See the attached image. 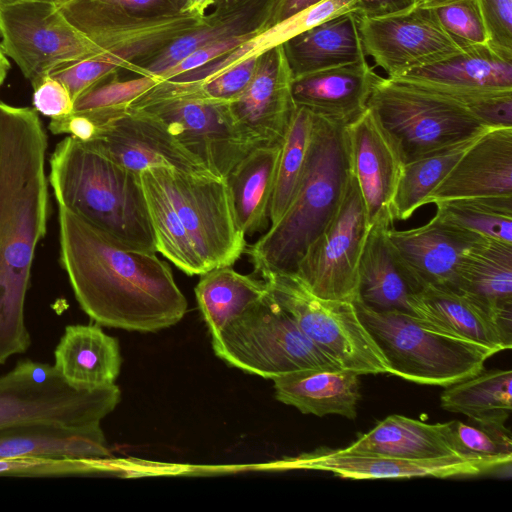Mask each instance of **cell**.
<instances>
[{"label": "cell", "mask_w": 512, "mask_h": 512, "mask_svg": "<svg viewBox=\"0 0 512 512\" xmlns=\"http://www.w3.org/2000/svg\"><path fill=\"white\" fill-rule=\"evenodd\" d=\"M59 228L74 295L97 324L156 332L183 318L187 300L156 252L124 247L60 207Z\"/></svg>", "instance_id": "obj_1"}, {"label": "cell", "mask_w": 512, "mask_h": 512, "mask_svg": "<svg viewBox=\"0 0 512 512\" xmlns=\"http://www.w3.org/2000/svg\"><path fill=\"white\" fill-rule=\"evenodd\" d=\"M47 138L37 111L0 102V365L31 344L24 305L45 235Z\"/></svg>", "instance_id": "obj_2"}, {"label": "cell", "mask_w": 512, "mask_h": 512, "mask_svg": "<svg viewBox=\"0 0 512 512\" xmlns=\"http://www.w3.org/2000/svg\"><path fill=\"white\" fill-rule=\"evenodd\" d=\"M49 181L60 208L124 247L156 252L138 173L67 136L51 155Z\"/></svg>", "instance_id": "obj_3"}, {"label": "cell", "mask_w": 512, "mask_h": 512, "mask_svg": "<svg viewBox=\"0 0 512 512\" xmlns=\"http://www.w3.org/2000/svg\"><path fill=\"white\" fill-rule=\"evenodd\" d=\"M351 173L347 126L314 115L304 172L283 214L245 252L255 273H293L334 216Z\"/></svg>", "instance_id": "obj_4"}, {"label": "cell", "mask_w": 512, "mask_h": 512, "mask_svg": "<svg viewBox=\"0 0 512 512\" xmlns=\"http://www.w3.org/2000/svg\"><path fill=\"white\" fill-rule=\"evenodd\" d=\"M353 303L386 357L390 374L405 380L446 387L478 373L496 354L489 347L437 330L412 312Z\"/></svg>", "instance_id": "obj_5"}, {"label": "cell", "mask_w": 512, "mask_h": 512, "mask_svg": "<svg viewBox=\"0 0 512 512\" xmlns=\"http://www.w3.org/2000/svg\"><path fill=\"white\" fill-rule=\"evenodd\" d=\"M128 108L161 122L218 177L225 178L254 148L238 130L229 102L207 97L197 82L161 80Z\"/></svg>", "instance_id": "obj_6"}, {"label": "cell", "mask_w": 512, "mask_h": 512, "mask_svg": "<svg viewBox=\"0 0 512 512\" xmlns=\"http://www.w3.org/2000/svg\"><path fill=\"white\" fill-rule=\"evenodd\" d=\"M367 107L403 164L490 129L455 100L400 79L381 77Z\"/></svg>", "instance_id": "obj_7"}, {"label": "cell", "mask_w": 512, "mask_h": 512, "mask_svg": "<svg viewBox=\"0 0 512 512\" xmlns=\"http://www.w3.org/2000/svg\"><path fill=\"white\" fill-rule=\"evenodd\" d=\"M212 347L230 366L266 379L302 369H342L305 336L269 291L212 337Z\"/></svg>", "instance_id": "obj_8"}, {"label": "cell", "mask_w": 512, "mask_h": 512, "mask_svg": "<svg viewBox=\"0 0 512 512\" xmlns=\"http://www.w3.org/2000/svg\"><path fill=\"white\" fill-rule=\"evenodd\" d=\"M116 384L97 389L69 385L51 364L19 361L0 376V432L36 424L100 423L118 405Z\"/></svg>", "instance_id": "obj_9"}, {"label": "cell", "mask_w": 512, "mask_h": 512, "mask_svg": "<svg viewBox=\"0 0 512 512\" xmlns=\"http://www.w3.org/2000/svg\"><path fill=\"white\" fill-rule=\"evenodd\" d=\"M262 279L305 336L342 369L359 375L390 374L386 357L353 302L317 297L294 273H269Z\"/></svg>", "instance_id": "obj_10"}, {"label": "cell", "mask_w": 512, "mask_h": 512, "mask_svg": "<svg viewBox=\"0 0 512 512\" xmlns=\"http://www.w3.org/2000/svg\"><path fill=\"white\" fill-rule=\"evenodd\" d=\"M207 271L232 266L246 251L225 178L154 167Z\"/></svg>", "instance_id": "obj_11"}, {"label": "cell", "mask_w": 512, "mask_h": 512, "mask_svg": "<svg viewBox=\"0 0 512 512\" xmlns=\"http://www.w3.org/2000/svg\"><path fill=\"white\" fill-rule=\"evenodd\" d=\"M0 47L32 87L56 67L104 51L46 2L0 5Z\"/></svg>", "instance_id": "obj_12"}, {"label": "cell", "mask_w": 512, "mask_h": 512, "mask_svg": "<svg viewBox=\"0 0 512 512\" xmlns=\"http://www.w3.org/2000/svg\"><path fill=\"white\" fill-rule=\"evenodd\" d=\"M370 226L351 171L338 209L293 273L317 297L355 302L358 264Z\"/></svg>", "instance_id": "obj_13"}, {"label": "cell", "mask_w": 512, "mask_h": 512, "mask_svg": "<svg viewBox=\"0 0 512 512\" xmlns=\"http://www.w3.org/2000/svg\"><path fill=\"white\" fill-rule=\"evenodd\" d=\"M66 19L104 52L100 57L116 72L152 56L204 22L205 16L182 14L141 19L67 1L58 6Z\"/></svg>", "instance_id": "obj_14"}, {"label": "cell", "mask_w": 512, "mask_h": 512, "mask_svg": "<svg viewBox=\"0 0 512 512\" xmlns=\"http://www.w3.org/2000/svg\"><path fill=\"white\" fill-rule=\"evenodd\" d=\"M358 30L365 55L388 78H397L462 49L419 1L409 9L385 16H358Z\"/></svg>", "instance_id": "obj_15"}, {"label": "cell", "mask_w": 512, "mask_h": 512, "mask_svg": "<svg viewBox=\"0 0 512 512\" xmlns=\"http://www.w3.org/2000/svg\"><path fill=\"white\" fill-rule=\"evenodd\" d=\"M501 459L451 455L430 459H407L372 453L350 452L320 447L287 458L277 464L281 469H309L332 473L354 480L403 479L413 477H466L488 474L510 467Z\"/></svg>", "instance_id": "obj_16"}, {"label": "cell", "mask_w": 512, "mask_h": 512, "mask_svg": "<svg viewBox=\"0 0 512 512\" xmlns=\"http://www.w3.org/2000/svg\"><path fill=\"white\" fill-rule=\"evenodd\" d=\"M83 143L138 174L150 167L213 174L161 122L134 109L97 124L93 137Z\"/></svg>", "instance_id": "obj_17"}, {"label": "cell", "mask_w": 512, "mask_h": 512, "mask_svg": "<svg viewBox=\"0 0 512 512\" xmlns=\"http://www.w3.org/2000/svg\"><path fill=\"white\" fill-rule=\"evenodd\" d=\"M292 80L283 46L278 44L259 54L249 86L229 103L238 130L254 147L281 145L296 108Z\"/></svg>", "instance_id": "obj_18"}, {"label": "cell", "mask_w": 512, "mask_h": 512, "mask_svg": "<svg viewBox=\"0 0 512 512\" xmlns=\"http://www.w3.org/2000/svg\"><path fill=\"white\" fill-rule=\"evenodd\" d=\"M393 251L416 292L426 287L457 290L467 251L482 237L438 219L408 230L388 231Z\"/></svg>", "instance_id": "obj_19"}, {"label": "cell", "mask_w": 512, "mask_h": 512, "mask_svg": "<svg viewBox=\"0 0 512 512\" xmlns=\"http://www.w3.org/2000/svg\"><path fill=\"white\" fill-rule=\"evenodd\" d=\"M274 1L217 0L203 24L127 70L161 80L167 71L200 47L232 38L251 39L269 28Z\"/></svg>", "instance_id": "obj_20"}, {"label": "cell", "mask_w": 512, "mask_h": 512, "mask_svg": "<svg viewBox=\"0 0 512 512\" xmlns=\"http://www.w3.org/2000/svg\"><path fill=\"white\" fill-rule=\"evenodd\" d=\"M494 196H512V127L490 128L482 133L429 194L424 205Z\"/></svg>", "instance_id": "obj_21"}, {"label": "cell", "mask_w": 512, "mask_h": 512, "mask_svg": "<svg viewBox=\"0 0 512 512\" xmlns=\"http://www.w3.org/2000/svg\"><path fill=\"white\" fill-rule=\"evenodd\" d=\"M347 133L351 171L372 225L380 216L392 215L391 205L403 161L368 108L347 126Z\"/></svg>", "instance_id": "obj_22"}, {"label": "cell", "mask_w": 512, "mask_h": 512, "mask_svg": "<svg viewBox=\"0 0 512 512\" xmlns=\"http://www.w3.org/2000/svg\"><path fill=\"white\" fill-rule=\"evenodd\" d=\"M446 97L512 90V60L475 44L397 78Z\"/></svg>", "instance_id": "obj_23"}, {"label": "cell", "mask_w": 512, "mask_h": 512, "mask_svg": "<svg viewBox=\"0 0 512 512\" xmlns=\"http://www.w3.org/2000/svg\"><path fill=\"white\" fill-rule=\"evenodd\" d=\"M380 78L365 59L293 78L292 97L296 106L348 126L367 110Z\"/></svg>", "instance_id": "obj_24"}, {"label": "cell", "mask_w": 512, "mask_h": 512, "mask_svg": "<svg viewBox=\"0 0 512 512\" xmlns=\"http://www.w3.org/2000/svg\"><path fill=\"white\" fill-rule=\"evenodd\" d=\"M411 312L442 332L489 347L496 353L512 346V329L455 290L426 287L410 295Z\"/></svg>", "instance_id": "obj_25"}, {"label": "cell", "mask_w": 512, "mask_h": 512, "mask_svg": "<svg viewBox=\"0 0 512 512\" xmlns=\"http://www.w3.org/2000/svg\"><path fill=\"white\" fill-rule=\"evenodd\" d=\"M392 215L380 216L371 226L357 271V300L375 310L411 312L409 298L416 292L388 238Z\"/></svg>", "instance_id": "obj_26"}, {"label": "cell", "mask_w": 512, "mask_h": 512, "mask_svg": "<svg viewBox=\"0 0 512 512\" xmlns=\"http://www.w3.org/2000/svg\"><path fill=\"white\" fill-rule=\"evenodd\" d=\"M456 291L512 329V244L478 240L463 258Z\"/></svg>", "instance_id": "obj_27"}, {"label": "cell", "mask_w": 512, "mask_h": 512, "mask_svg": "<svg viewBox=\"0 0 512 512\" xmlns=\"http://www.w3.org/2000/svg\"><path fill=\"white\" fill-rule=\"evenodd\" d=\"M118 341L96 325H69L54 351L53 366L71 386L97 389L115 384L121 368Z\"/></svg>", "instance_id": "obj_28"}, {"label": "cell", "mask_w": 512, "mask_h": 512, "mask_svg": "<svg viewBox=\"0 0 512 512\" xmlns=\"http://www.w3.org/2000/svg\"><path fill=\"white\" fill-rule=\"evenodd\" d=\"M111 456L100 423L36 424L0 432V459L98 460Z\"/></svg>", "instance_id": "obj_29"}, {"label": "cell", "mask_w": 512, "mask_h": 512, "mask_svg": "<svg viewBox=\"0 0 512 512\" xmlns=\"http://www.w3.org/2000/svg\"><path fill=\"white\" fill-rule=\"evenodd\" d=\"M359 376L345 369H302L272 380L276 399L304 414L354 419L361 397Z\"/></svg>", "instance_id": "obj_30"}, {"label": "cell", "mask_w": 512, "mask_h": 512, "mask_svg": "<svg viewBox=\"0 0 512 512\" xmlns=\"http://www.w3.org/2000/svg\"><path fill=\"white\" fill-rule=\"evenodd\" d=\"M282 46L293 78L366 59L355 12L328 19Z\"/></svg>", "instance_id": "obj_31"}, {"label": "cell", "mask_w": 512, "mask_h": 512, "mask_svg": "<svg viewBox=\"0 0 512 512\" xmlns=\"http://www.w3.org/2000/svg\"><path fill=\"white\" fill-rule=\"evenodd\" d=\"M281 145H261L251 149L225 177L239 229L254 234L269 221Z\"/></svg>", "instance_id": "obj_32"}, {"label": "cell", "mask_w": 512, "mask_h": 512, "mask_svg": "<svg viewBox=\"0 0 512 512\" xmlns=\"http://www.w3.org/2000/svg\"><path fill=\"white\" fill-rule=\"evenodd\" d=\"M344 449L407 459L459 455L448 440L443 423L429 424L397 414L378 422Z\"/></svg>", "instance_id": "obj_33"}, {"label": "cell", "mask_w": 512, "mask_h": 512, "mask_svg": "<svg viewBox=\"0 0 512 512\" xmlns=\"http://www.w3.org/2000/svg\"><path fill=\"white\" fill-rule=\"evenodd\" d=\"M268 289L265 281L235 271L212 268L200 275L195 295L211 337L258 302Z\"/></svg>", "instance_id": "obj_34"}, {"label": "cell", "mask_w": 512, "mask_h": 512, "mask_svg": "<svg viewBox=\"0 0 512 512\" xmlns=\"http://www.w3.org/2000/svg\"><path fill=\"white\" fill-rule=\"evenodd\" d=\"M156 252L193 276L207 271L154 167L140 172Z\"/></svg>", "instance_id": "obj_35"}, {"label": "cell", "mask_w": 512, "mask_h": 512, "mask_svg": "<svg viewBox=\"0 0 512 512\" xmlns=\"http://www.w3.org/2000/svg\"><path fill=\"white\" fill-rule=\"evenodd\" d=\"M511 386L510 369H482L446 386L440 396L441 407L464 414L471 421L505 425L512 410Z\"/></svg>", "instance_id": "obj_36"}, {"label": "cell", "mask_w": 512, "mask_h": 512, "mask_svg": "<svg viewBox=\"0 0 512 512\" xmlns=\"http://www.w3.org/2000/svg\"><path fill=\"white\" fill-rule=\"evenodd\" d=\"M481 134L403 164L391 205L394 220H407L423 206L429 194Z\"/></svg>", "instance_id": "obj_37"}, {"label": "cell", "mask_w": 512, "mask_h": 512, "mask_svg": "<svg viewBox=\"0 0 512 512\" xmlns=\"http://www.w3.org/2000/svg\"><path fill=\"white\" fill-rule=\"evenodd\" d=\"M313 123L314 114L306 108L296 106L281 143L269 205L270 226L281 219L297 191L305 168Z\"/></svg>", "instance_id": "obj_38"}, {"label": "cell", "mask_w": 512, "mask_h": 512, "mask_svg": "<svg viewBox=\"0 0 512 512\" xmlns=\"http://www.w3.org/2000/svg\"><path fill=\"white\" fill-rule=\"evenodd\" d=\"M441 221L482 238L512 244V196L475 197L435 204Z\"/></svg>", "instance_id": "obj_39"}, {"label": "cell", "mask_w": 512, "mask_h": 512, "mask_svg": "<svg viewBox=\"0 0 512 512\" xmlns=\"http://www.w3.org/2000/svg\"><path fill=\"white\" fill-rule=\"evenodd\" d=\"M160 80L147 75L120 80L118 73L94 84L74 100L73 112L88 116L97 126L105 119L122 113L130 104Z\"/></svg>", "instance_id": "obj_40"}, {"label": "cell", "mask_w": 512, "mask_h": 512, "mask_svg": "<svg viewBox=\"0 0 512 512\" xmlns=\"http://www.w3.org/2000/svg\"><path fill=\"white\" fill-rule=\"evenodd\" d=\"M444 430L457 454L512 462L511 432L505 425L452 420Z\"/></svg>", "instance_id": "obj_41"}, {"label": "cell", "mask_w": 512, "mask_h": 512, "mask_svg": "<svg viewBox=\"0 0 512 512\" xmlns=\"http://www.w3.org/2000/svg\"><path fill=\"white\" fill-rule=\"evenodd\" d=\"M348 12L356 13V0H323L250 39L252 52L260 54L328 19Z\"/></svg>", "instance_id": "obj_42"}, {"label": "cell", "mask_w": 512, "mask_h": 512, "mask_svg": "<svg viewBox=\"0 0 512 512\" xmlns=\"http://www.w3.org/2000/svg\"><path fill=\"white\" fill-rule=\"evenodd\" d=\"M428 7L441 28L461 48L486 43L477 0H417Z\"/></svg>", "instance_id": "obj_43"}, {"label": "cell", "mask_w": 512, "mask_h": 512, "mask_svg": "<svg viewBox=\"0 0 512 512\" xmlns=\"http://www.w3.org/2000/svg\"><path fill=\"white\" fill-rule=\"evenodd\" d=\"M106 460L0 459V476L68 477L95 475L109 471Z\"/></svg>", "instance_id": "obj_44"}, {"label": "cell", "mask_w": 512, "mask_h": 512, "mask_svg": "<svg viewBox=\"0 0 512 512\" xmlns=\"http://www.w3.org/2000/svg\"><path fill=\"white\" fill-rule=\"evenodd\" d=\"M258 58L259 54L243 58L211 78L196 82L207 97L230 103L249 86L257 69Z\"/></svg>", "instance_id": "obj_45"}, {"label": "cell", "mask_w": 512, "mask_h": 512, "mask_svg": "<svg viewBox=\"0 0 512 512\" xmlns=\"http://www.w3.org/2000/svg\"><path fill=\"white\" fill-rule=\"evenodd\" d=\"M486 43L505 59L512 60V0H477Z\"/></svg>", "instance_id": "obj_46"}, {"label": "cell", "mask_w": 512, "mask_h": 512, "mask_svg": "<svg viewBox=\"0 0 512 512\" xmlns=\"http://www.w3.org/2000/svg\"><path fill=\"white\" fill-rule=\"evenodd\" d=\"M101 57H94L64 63L50 72L69 91L73 101L102 79L116 74Z\"/></svg>", "instance_id": "obj_47"}, {"label": "cell", "mask_w": 512, "mask_h": 512, "mask_svg": "<svg viewBox=\"0 0 512 512\" xmlns=\"http://www.w3.org/2000/svg\"><path fill=\"white\" fill-rule=\"evenodd\" d=\"M75 4L116 12L122 15L155 19L186 12L187 0H69Z\"/></svg>", "instance_id": "obj_48"}, {"label": "cell", "mask_w": 512, "mask_h": 512, "mask_svg": "<svg viewBox=\"0 0 512 512\" xmlns=\"http://www.w3.org/2000/svg\"><path fill=\"white\" fill-rule=\"evenodd\" d=\"M34 109L51 119L73 112L74 101L67 88L50 75L33 86Z\"/></svg>", "instance_id": "obj_49"}, {"label": "cell", "mask_w": 512, "mask_h": 512, "mask_svg": "<svg viewBox=\"0 0 512 512\" xmlns=\"http://www.w3.org/2000/svg\"><path fill=\"white\" fill-rule=\"evenodd\" d=\"M417 0H356V14L362 17H379L404 11Z\"/></svg>", "instance_id": "obj_50"}, {"label": "cell", "mask_w": 512, "mask_h": 512, "mask_svg": "<svg viewBox=\"0 0 512 512\" xmlns=\"http://www.w3.org/2000/svg\"><path fill=\"white\" fill-rule=\"evenodd\" d=\"M323 0H275L269 28L275 26Z\"/></svg>", "instance_id": "obj_51"}, {"label": "cell", "mask_w": 512, "mask_h": 512, "mask_svg": "<svg viewBox=\"0 0 512 512\" xmlns=\"http://www.w3.org/2000/svg\"><path fill=\"white\" fill-rule=\"evenodd\" d=\"M217 0H187L186 12L205 16L206 10L214 5Z\"/></svg>", "instance_id": "obj_52"}, {"label": "cell", "mask_w": 512, "mask_h": 512, "mask_svg": "<svg viewBox=\"0 0 512 512\" xmlns=\"http://www.w3.org/2000/svg\"><path fill=\"white\" fill-rule=\"evenodd\" d=\"M10 69V63L0 47V86L4 82Z\"/></svg>", "instance_id": "obj_53"}, {"label": "cell", "mask_w": 512, "mask_h": 512, "mask_svg": "<svg viewBox=\"0 0 512 512\" xmlns=\"http://www.w3.org/2000/svg\"><path fill=\"white\" fill-rule=\"evenodd\" d=\"M69 0H0V5H7V4H14V3H21V2H46V3H52L57 6L67 2Z\"/></svg>", "instance_id": "obj_54"}]
</instances>
